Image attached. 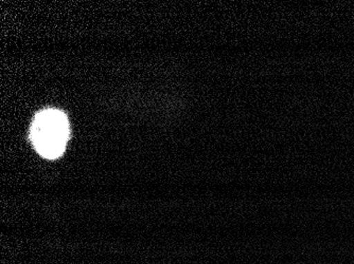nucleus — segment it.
Segmentation results:
<instances>
[{"label":"nucleus","mask_w":354,"mask_h":264,"mask_svg":"<svg viewBox=\"0 0 354 264\" xmlns=\"http://www.w3.org/2000/svg\"><path fill=\"white\" fill-rule=\"evenodd\" d=\"M68 138L69 124L65 113L57 109H45L35 115L30 139L44 158H59L65 150Z\"/></svg>","instance_id":"obj_1"}]
</instances>
